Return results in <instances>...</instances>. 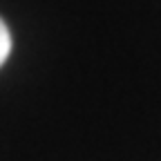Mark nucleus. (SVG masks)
I'll return each instance as SVG.
<instances>
[{"label":"nucleus","instance_id":"1","mask_svg":"<svg viewBox=\"0 0 161 161\" xmlns=\"http://www.w3.org/2000/svg\"><path fill=\"white\" fill-rule=\"evenodd\" d=\"M9 54H11V34L7 23H0V63H5Z\"/></svg>","mask_w":161,"mask_h":161}]
</instances>
